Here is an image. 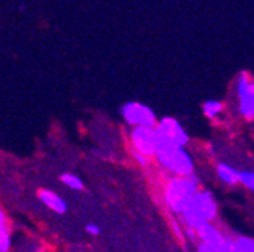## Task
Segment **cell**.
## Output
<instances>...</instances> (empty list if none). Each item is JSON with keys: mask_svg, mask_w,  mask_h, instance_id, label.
Returning a JSON list of instances; mask_svg holds the SVG:
<instances>
[{"mask_svg": "<svg viewBox=\"0 0 254 252\" xmlns=\"http://www.w3.org/2000/svg\"><path fill=\"white\" fill-rule=\"evenodd\" d=\"M200 189V181L195 174L190 177H170L165 181L162 198L171 213L182 216Z\"/></svg>", "mask_w": 254, "mask_h": 252, "instance_id": "1", "label": "cell"}, {"mask_svg": "<svg viewBox=\"0 0 254 252\" xmlns=\"http://www.w3.org/2000/svg\"><path fill=\"white\" fill-rule=\"evenodd\" d=\"M154 160L171 177H190L195 172L194 159L186 148H162L154 155Z\"/></svg>", "mask_w": 254, "mask_h": 252, "instance_id": "2", "label": "cell"}, {"mask_svg": "<svg viewBox=\"0 0 254 252\" xmlns=\"http://www.w3.org/2000/svg\"><path fill=\"white\" fill-rule=\"evenodd\" d=\"M154 130L159 139V150L162 148H186L189 144V135L183 125L173 116H164L157 119Z\"/></svg>", "mask_w": 254, "mask_h": 252, "instance_id": "3", "label": "cell"}, {"mask_svg": "<svg viewBox=\"0 0 254 252\" xmlns=\"http://www.w3.org/2000/svg\"><path fill=\"white\" fill-rule=\"evenodd\" d=\"M235 96L239 115L247 121H254V79L247 71L236 77Z\"/></svg>", "mask_w": 254, "mask_h": 252, "instance_id": "4", "label": "cell"}, {"mask_svg": "<svg viewBox=\"0 0 254 252\" xmlns=\"http://www.w3.org/2000/svg\"><path fill=\"white\" fill-rule=\"evenodd\" d=\"M120 115L130 127H154L157 124L153 109L139 101H127L120 107Z\"/></svg>", "mask_w": 254, "mask_h": 252, "instance_id": "5", "label": "cell"}, {"mask_svg": "<svg viewBox=\"0 0 254 252\" xmlns=\"http://www.w3.org/2000/svg\"><path fill=\"white\" fill-rule=\"evenodd\" d=\"M129 142L133 152L154 159L159 151V139L154 127H132L129 132Z\"/></svg>", "mask_w": 254, "mask_h": 252, "instance_id": "6", "label": "cell"}, {"mask_svg": "<svg viewBox=\"0 0 254 252\" xmlns=\"http://www.w3.org/2000/svg\"><path fill=\"white\" fill-rule=\"evenodd\" d=\"M197 233V240H200L201 243H206L207 246H210L213 249V252H232V246H230V239L229 236H226L219 228H216L212 222L206 224L204 227H201Z\"/></svg>", "mask_w": 254, "mask_h": 252, "instance_id": "7", "label": "cell"}, {"mask_svg": "<svg viewBox=\"0 0 254 252\" xmlns=\"http://www.w3.org/2000/svg\"><path fill=\"white\" fill-rule=\"evenodd\" d=\"M189 205L201 217H204L207 222H213L218 216V202L212 195V192L207 191V189H200Z\"/></svg>", "mask_w": 254, "mask_h": 252, "instance_id": "8", "label": "cell"}, {"mask_svg": "<svg viewBox=\"0 0 254 252\" xmlns=\"http://www.w3.org/2000/svg\"><path fill=\"white\" fill-rule=\"evenodd\" d=\"M37 198L46 208H49L55 214L62 216L68 211V204H67L65 198L59 195L58 192L52 191V189H40L37 192Z\"/></svg>", "mask_w": 254, "mask_h": 252, "instance_id": "9", "label": "cell"}, {"mask_svg": "<svg viewBox=\"0 0 254 252\" xmlns=\"http://www.w3.org/2000/svg\"><path fill=\"white\" fill-rule=\"evenodd\" d=\"M12 251V231L5 208L0 205V252Z\"/></svg>", "mask_w": 254, "mask_h": 252, "instance_id": "10", "label": "cell"}, {"mask_svg": "<svg viewBox=\"0 0 254 252\" xmlns=\"http://www.w3.org/2000/svg\"><path fill=\"white\" fill-rule=\"evenodd\" d=\"M215 172H216V177L219 178V181L227 186H235L239 183V171H236L229 163L219 162L215 168Z\"/></svg>", "mask_w": 254, "mask_h": 252, "instance_id": "11", "label": "cell"}, {"mask_svg": "<svg viewBox=\"0 0 254 252\" xmlns=\"http://www.w3.org/2000/svg\"><path fill=\"white\" fill-rule=\"evenodd\" d=\"M59 180L61 183L68 187L70 191H74V192H80L85 189V183L83 180L77 175V174H73V172H64L59 175Z\"/></svg>", "mask_w": 254, "mask_h": 252, "instance_id": "12", "label": "cell"}, {"mask_svg": "<svg viewBox=\"0 0 254 252\" xmlns=\"http://www.w3.org/2000/svg\"><path fill=\"white\" fill-rule=\"evenodd\" d=\"M232 252H254V240L247 236H236L230 239Z\"/></svg>", "mask_w": 254, "mask_h": 252, "instance_id": "13", "label": "cell"}, {"mask_svg": "<svg viewBox=\"0 0 254 252\" xmlns=\"http://www.w3.org/2000/svg\"><path fill=\"white\" fill-rule=\"evenodd\" d=\"M224 112V104L219 100H207L203 103V115L209 119H218Z\"/></svg>", "mask_w": 254, "mask_h": 252, "instance_id": "14", "label": "cell"}, {"mask_svg": "<svg viewBox=\"0 0 254 252\" xmlns=\"http://www.w3.org/2000/svg\"><path fill=\"white\" fill-rule=\"evenodd\" d=\"M239 183L254 192V171H239Z\"/></svg>", "mask_w": 254, "mask_h": 252, "instance_id": "15", "label": "cell"}, {"mask_svg": "<svg viewBox=\"0 0 254 252\" xmlns=\"http://www.w3.org/2000/svg\"><path fill=\"white\" fill-rule=\"evenodd\" d=\"M132 157H133V160L136 162V165L141 166V168H147L150 160H151V159H148V157H145L142 154H138V152H133V151H132Z\"/></svg>", "mask_w": 254, "mask_h": 252, "instance_id": "16", "label": "cell"}, {"mask_svg": "<svg viewBox=\"0 0 254 252\" xmlns=\"http://www.w3.org/2000/svg\"><path fill=\"white\" fill-rule=\"evenodd\" d=\"M85 233H86L88 236H92V237H95V236H99V234L102 233V230H100V227H99L97 224L88 222V224L85 225Z\"/></svg>", "mask_w": 254, "mask_h": 252, "instance_id": "17", "label": "cell"}, {"mask_svg": "<svg viewBox=\"0 0 254 252\" xmlns=\"http://www.w3.org/2000/svg\"><path fill=\"white\" fill-rule=\"evenodd\" d=\"M197 252H213V249H212L210 246H207L206 243L198 242V243H197Z\"/></svg>", "mask_w": 254, "mask_h": 252, "instance_id": "18", "label": "cell"}, {"mask_svg": "<svg viewBox=\"0 0 254 252\" xmlns=\"http://www.w3.org/2000/svg\"><path fill=\"white\" fill-rule=\"evenodd\" d=\"M24 252H47V249H44V248H41V246H30V248H27Z\"/></svg>", "mask_w": 254, "mask_h": 252, "instance_id": "19", "label": "cell"}]
</instances>
